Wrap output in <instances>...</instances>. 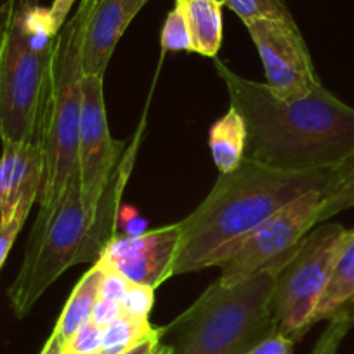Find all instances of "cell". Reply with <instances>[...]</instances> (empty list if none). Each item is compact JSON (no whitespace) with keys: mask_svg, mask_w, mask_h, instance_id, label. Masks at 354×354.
I'll use <instances>...</instances> for the list:
<instances>
[{"mask_svg":"<svg viewBox=\"0 0 354 354\" xmlns=\"http://www.w3.org/2000/svg\"><path fill=\"white\" fill-rule=\"evenodd\" d=\"M214 66L245 122V158L271 169L316 170L337 169L354 155V108L323 85L304 97L281 100L224 61Z\"/></svg>","mask_w":354,"mask_h":354,"instance_id":"6da1fadb","label":"cell"},{"mask_svg":"<svg viewBox=\"0 0 354 354\" xmlns=\"http://www.w3.org/2000/svg\"><path fill=\"white\" fill-rule=\"evenodd\" d=\"M333 169L280 170L243 158L221 174L207 198L179 224L172 277L205 270L277 210L311 189H325Z\"/></svg>","mask_w":354,"mask_h":354,"instance_id":"7a4b0ae2","label":"cell"},{"mask_svg":"<svg viewBox=\"0 0 354 354\" xmlns=\"http://www.w3.org/2000/svg\"><path fill=\"white\" fill-rule=\"evenodd\" d=\"M131 167V153H125L106 193L97 203L85 198L77 176L53 207L39 210L21 270L8 290L9 304L18 318H25L32 311L44 292L68 268L80 262L96 264L108 243L117 238L122 192Z\"/></svg>","mask_w":354,"mask_h":354,"instance_id":"3957f363","label":"cell"},{"mask_svg":"<svg viewBox=\"0 0 354 354\" xmlns=\"http://www.w3.org/2000/svg\"><path fill=\"white\" fill-rule=\"evenodd\" d=\"M292 254L240 283L217 280L185 313L162 326L160 340L172 347V354H247L278 332L271 294Z\"/></svg>","mask_w":354,"mask_h":354,"instance_id":"277c9868","label":"cell"},{"mask_svg":"<svg viewBox=\"0 0 354 354\" xmlns=\"http://www.w3.org/2000/svg\"><path fill=\"white\" fill-rule=\"evenodd\" d=\"M8 23L0 50V139L37 141L56 39L50 9L39 0H6Z\"/></svg>","mask_w":354,"mask_h":354,"instance_id":"5b68a950","label":"cell"},{"mask_svg":"<svg viewBox=\"0 0 354 354\" xmlns=\"http://www.w3.org/2000/svg\"><path fill=\"white\" fill-rule=\"evenodd\" d=\"M93 0L80 6L57 32L46 104L39 125L44 151V176L39 192L40 210L53 207L78 176V138L82 113V47Z\"/></svg>","mask_w":354,"mask_h":354,"instance_id":"8992f818","label":"cell"},{"mask_svg":"<svg viewBox=\"0 0 354 354\" xmlns=\"http://www.w3.org/2000/svg\"><path fill=\"white\" fill-rule=\"evenodd\" d=\"M347 230L339 223L313 227L278 273L271 294V313L278 332L299 342L313 323V313L328 283Z\"/></svg>","mask_w":354,"mask_h":354,"instance_id":"52a82bcc","label":"cell"},{"mask_svg":"<svg viewBox=\"0 0 354 354\" xmlns=\"http://www.w3.org/2000/svg\"><path fill=\"white\" fill-rule=\"evenodd\" d=\"M325 189H311L270 216L261 226L241 238L219 262V281L234 285L254 277L268 266L287 259L302 238L318 226Z\"/></svg>","mask_w":354,"mask_h":354,"instance_id":"ba28073f","label":"cell"},{"mask_svg":"<svg viewBox=\"0 0 354 354\" xmlns=\"http://www.w3.org/2000/svg\"><path fill=\"white\" fill-rule=\"evenodd\" d=\"M80 138H78V177L84 196L97 203L106 193L124 158L125 142L113 139L104 106V77L82 78Z\"/></svg>","mask_w":354,"mask_h":354,"instance_id":"9c48e42d","label":"cell"},{"mask_svg":"<svg viewBox=\"0 0 354 354\" xmlns=\"http://www.w3.org/2000/svg\"><path fill=\"white\" fill-rule=\"evenodd\" d=\"M266 71L264 84L281 100H297L322 85L308 46L295 21L255 19L247 23Z\"/></svg>","mask_w":354,"mask_h":354,"instance_id":"30bf717a","label":"cell"},{"mask_svg":"<svg viewBox=\"0 0 354 354\" xmlns=\"http://www.w3.org/2000/svg\"><path fill=\"white\" fill-rule=\"evenodd\" d=\"M179 236V224L136 238L117 236L108 243L97 262L122 273L131 283L156 288L172 277Z\"/></svg>","mask_w":354,"mask_h":354,"instance_id":"8fae6325","label":"cell"},{"mask_svg":"<svg viewBox=\"0 0 354 354\" xmlns=\"http://www.w3.org/2000/svg\"><path fill=\"white\" fill-rule=\"evenodd\" d=\"M0 155V223L18 209L32 210L44 176V151L37 141H4Z\"/></svg>","mask_w":354,"mask_h":354,"instance_id":"7c38bea8","label":"cell"},{"mask_svg":"<svg viewBox=\"0 0 354 354\" xmlns=\"http://www.w3.org/2000/svg\"><path fill=\"white\" fill-rule=\"evenodd\" d=\"M149 0H93L85 23L82 70L104 77L118 40Z\"/></svg>","mask_w":354,"mask_h":354,"instance_id":"4fadbf2b","label":"cell"},{"mask_svg":"<svg viewBox=\"0 0 354 354\" xmlns=\"http://www.w3.org/2000/svg\"><path fill=\"white\" fill-rule=\"evenodd\" d=\"M354 304V227L347 230L339 248L328 283L316 304L311 323L332 319Z\"/></svg>","mask_w":354,"mask_h":354,"instance_id":"5bb4252c","label":"cell"},{"mask_svg":"<svg viewBox=\"0 0 354 354\" xmlns=\"http://www.w3.org/2000/svg\"><path fill=\"white\" fill-rule=\"evenodd\" d=\"M103 268L100 264H94L84 277L78 280L71 292L70 299L64 304L63 313L54 326L53 333L66 346L68 340L75 335L82 325L91 319L93 309L100 299V285L103 278Z\"/></svg>","mask_w":354,"mask_h":354,"instance_id":"9a60e30c","label":"cell"},{"mask_svg":"<svg viewBox=\"0 0 354 354\" xmlns=\"http://www.w3.org/2000/svg\"><path fill=\"white\" fill-rule=\"evenodd\" d=\"M185 11L192 33L193 53L216 57L223 44V6L205 0H176Z\"/></svg>","mask_w":354,"mask_h":354,"instance_id":"2e32d148","label":"cell"},{"mask_svg":"<svg viewBox=\"0 0 354 354\" xmlns=\"http://www.w3.org/2000/svg\"><path fill=\"white\" fill-rule=\"evenodd\" d=\"M247 129L241 115L233 106L224 117L214 122L209 132V146L212 158L221 174L233 172L245 158Z\"/></svg>","mask_w":354,"mask_h":354,"instance_id":"e0dca14e","label":"cell"},{"mask_svg":"<svg viewBox=\"0 0 354 354\" xmlns=\"http://www.w3.org/2000/svg\"><path fill=\"white\" fill-rule=\"evenodd\" d=\"M162 339V326H153L149 319L134 318L122 313L115 322L103 328V353L124 354L142 342Z\"/></svg>","mask_w":354,"mask_h":354,"instance_id":"ac0fdd59","label":"cell"},{"mask_svg":"<svg viewBox=\"0 0 354 354\" xmlns=\"http://www.w3.org/2000/svg\"><path fill=\"white\" fill-rule=\"evenodd\" d=\"M351 207H354V155H351L346 162L333 169L330 183L323 192L318 224L326 223L333 216Z\"/></svg>","mask_w":354,"mask_h":354,"instance_id":"d6986e66","label":"cell"},{"mask_svg":"<svg viewBox=\"0 0 354 354\" xmlns=\"http://www.w3.org/2000/svg\"><path fill=\"white\" fill-rule=\"evenodd\" d=\"M224 6H227L245 25L255 19L294 21L283 0H226Z\"/></svg>","mask_w":354,"mask_h":354,"instance_id":"ffe728a7","label":"cell"},{"mask_svg":"<svg viewBox=\"0 0 354 354\" xmlns=\"http://www.w3.org/2000/svg\"><path fill=\"white\" fill-rule=\"evenodd\" d=\"M163 50H183V53H193L192 33H189L188 21H186L185 11L179 4L174 6L172 11L167 15L165 23L162 28V39H160Z\"/></svg>","mask_w":354,"mask_h":354,"instance_id":"44dd1931","label":"cell"},{"mask_svg":"<svg viewBox=\"0 0 354 354\" xmlns=\"http://www.w3.org/2000/svg\"><path fill=\"white\" fill-rule=\"evenodd\" d=\"M103 349V328L88 319L75 332L64 346V351L73 354H97Z\"/></svg>","mask_w":354,"mask_h":354,"instance_id":"7402d4cb","label":"cell"},{"mask_svg":"<svg viewBox=\"0 0 354 354\" xmlns=\"http://www.w3.org/2000/svg\"><path fill=\"white\" fill-rule=\"evenodd\" d=\"M153 302H155V288L132 283L125 294L124 301H122V309H124L125 315H131L134 318L149 319Z\"/></svg>","mask_w":354,"mask_h":354,"instance_id":"603a6c76","label":"cell"},{"mask_svg":"<svg viewBox=\"0 0 354 354\" xmlns=\"http://www.w3.org/2000/svg\"><path fill=\"white\" fill-rule=\"evenodd\" d=\"M28 214L30 209H18L11 221H8V223H0V270H2V266H4L6 259H8L12 245H15L23 224L26 223Z\"/></svg>","mask_w":354,"mask_h":354,"instance_id":"cb8c5ba5","label":"cell"},{"mask_svg":"<svg viewBox=\"0 0 354 354\" xmlns=\"http://www.w3.org/2000/svg\"><path fill=\"white\" fill-rule=\"evenodd\" d=\"M97 264H100V262H97ZM101 268H103L104 273L103 278H101L100 297L113 299V301L122 302L132 283L124 277V274L118 273V271L111 270V268H104V266H101Z\"/></svg>","mask_w":354,"mask_h":354,"instance_id":"d4e9b609","label":"cell"},{"mask_svg":"<svg viewBox=\"0 0 354 354\" xmlns=\"http://www.w3.org/2000/svg\"><path fill=\"white\" fill-rule=\"evenodd\" d=\"M118 227L124 230V236L136 238L148 233V219L139 216L136 209L131 207H120L118 212Z\"/></svg>","mask_w":354,"mask_h":354,"instance_id":"484cf974","label":"cell"},{"mask_svg":"<svg viewBox=\"0 0 354 354\" xmlns=\"http://www.w3.org/2000/svg\"><path fill=\"white\" fill-rule=\"evenodd\" d=\"M122 313H124L122 302L113 301V299L100 297L96 306H94L93 315H91V322H93L94 325L100 326V328H104V326L110 325L111 322H115Z\"/></svg>","mask_w":354,"mask_h":354,"instance_id":"4316f807","label":"cell"},{"mask_svg":"<svg viewBox=\"0 0 354 354\" xmlns=\"http://www.w3.org/2000/svg\"><path fill=\"white\" fill-rule=\"evenodd\" d=\"M294 346L295 344L292 340L281 335L280 332H274L273 335L266 337L247 354H294Z\"/></svg>","mask_w":354,"mask_h":354,"instance_id":"83f0119b","label":"cell"},{"mask_svg":"<svg viewBox=\"0 0 354 354\" xmlns=\"http://www.w3.org/2000/svg\"><path fill=\"white\" fill-rule=\"evenodd\" d=\"M77 0H54L53 6H50V16H53L54 26L57 30H61V26L66 23L68 19V12L71 11L73 4Z\"/></svg>","mask_w":354,"mask_h":354,"instance_id":"f1b7e54d","label":"cell"},{"mask_svg":"<svg viewBox=\"0 0 354 354\" xmlns=\"http://www.w3.org/2000/svg\"><path fill=\"white\" fill-rule=\"evenodd\" d=\"M40 354H64V344L54 333H50V337L47 339L46 346L42 347Z\"/></svg>","mask_w":354,"mask_h":354,"instance_id":"f546056e","label":"cell"},{"mask_svg":"<svg viewBox=\"0 0 354 354\" xmlns=\"http://www.w3.org/2000/svg\"><path fill=\"white\" fill-rule=\"evenodd\" d=\"M160 344V339H151V340H146V342H142L141 346L134 347V349L127 351V353L124 354H151L153 351L156 349V346Z\"/></svg>","mask_w":354,"mask_h":354,"instance_id":"4dcf8cb0","label":"cell"},{"mask_svg":"<svg viewBox=\"0 0 354 354\" xmlns=\"http://www.w3.org/2000/svg\"><path fill=\"white\" fill-rule=\"evenodd\" d=\"M6 23H8V2L0 4V50H2V42H4Z\"/></svg>","mask_w":354,"mask_h":354,"instance_id":"1f68e13d","label":"cell"},{"mask_svg":"<svg viewBox=\"0 0 354 354\" xmlns=\"http://www.w3.org/2000/svg\"><path fill=\"white\" fill-rule=\"evenodd\" d=\"M151 354H172V347H170L169 344H165V342H162V340H160V344L156 346V349L153 351Z\"/></svg>","mask_w":354,"mask_h":354,"instance_id":"d6a6232c","label":"cell"},{"mask_svg":"<svg viewBox=\"0 0 354 354\" xmlns=\"http://www.w3.org/2000/svg\"><path fill=\"white\" fill-rule=\"evenodd\" d=\"M205 2H216V4L224 6V2H226V0H205Z\"/></svg>","mask_w":354,"mask_h":354,"instance_id":"836d02e7","label":"cell"},{"mask_svg":"<svg viewBox=\"0 0 354 354\" xmlns=\"http://www.w3.org/2000/svg\"><path fill=\"white\" fill-rule=\"evenodd\" d=\"M64 354H73V353H68V351H64Z\"/></svg>","mask_w":354,"mask_h":354,"instance_id":"e575fe53","label":"cell"},{"mask_svg":"<svg viewBox=\"0 0 354 354\" xmlns=\"http://www.w3.org/2000/svg\"><path fill=\"white\" fill-rule=\"evenodd\" d=\"M97 354H104V353H103V351H101V353H97Z\"/></svg>","mask_w":354,"mask_h":354,"instance_id":"d590c367","label":"cell"}]
</instances>
